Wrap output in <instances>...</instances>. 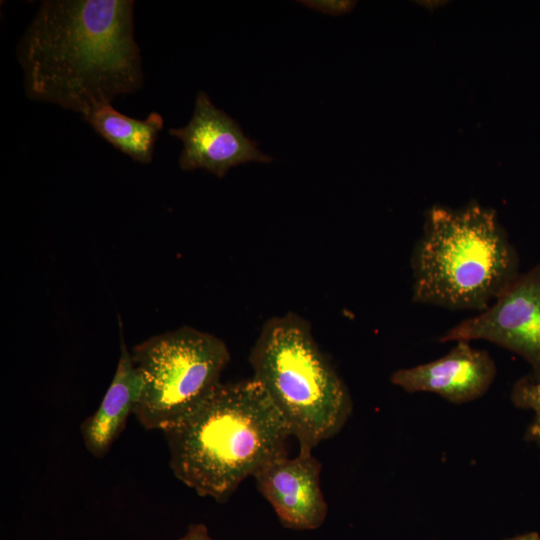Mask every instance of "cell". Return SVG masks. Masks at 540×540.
<instances>
[{"instance_id":"9","label":"cell","mask_w":540,"mask_h":540,"mask_svg":"<svg viewBox=\"0 0 540 540\" xmlns=\"http://www.w3.org/2000/svg\"><path fill=\"white\" fill-rule=\"evenodd\" d=\"M496 377V365L485 350L468 341H457L444 356L424 364L401 368L392 373L393 385L406 392H429L463 404L482 397Z\"/></svg>"},{"instance_id":"12","label":"cell","mask_w":540,"mask_h":540,"mask_svg":"<svg viewBox=\"0 0 540 540\" xmlns=\"http://www.w3.org/2000/svg\"><path fill=\"white\" fill-rule=\"evenodd\" d=\"M511 400L516 407L533 412L528 435L540 444V377L531 375L519 379L512 388Z\"/></svg>"},{"instance_id":"8","label":"cell","mask_w":540,"mask_h":540,"mask_svg":"<svg viewBox=\"0 0 540 540\" xmlns=\"http://www.w3.org/2000/svg\"><path fill=\"white\" fill-rule=\"evenodd\" d=\"M321 462L312 453L281 455L263 466L254 479L280 523L293 530H315L325 522L328 505L321 488Z\"/></svg>"},{"instance_id":"11","label":"cell","mask_w":540,"mask_h":540,"mask_svg":"<svg viewBox=\"0 0 540 540\" xmlns=\"http://www.w3.org/2000/svg\"><path fill=\"white\" fill-rule=\"evenodd\" d=\"M83 119L104 140L143 164L152 161L154 146L164 124L157 112L139 120L120 113L111 104L94 109Z\"/></svg>"},{"instance_id":"1","label":"cell","mask_w":540,"mask_h":540,"mask_svg":"<svg viewBox=\"0 0 540 540\" xmlns=\"http://www.w3.org/2000/svg\"><path fill=\"white\" fill-rule=\"evenodd\" d=\"M132 0H45L17 47L32 100L87 116L143 86Z\"/></svg>"},{"instance_id":"3","label":"cell","mask_w":540,"mask_h":540,"mask_svg":"<svg viewBox=\"0 0 540 540\" xmlns=\"http://www.w3.org/2000/svg\"><path fill=\"white\" fill-rule=\"evenodd\" d=\"M412 299L452 310H485L520 274L496 213L478 204L433 207L411 258Z\"/></svg>"},{"instance_id":"2","label":"cell","mask_w":540,"mask_h":540,"mask_svg":"<svg viewBox=\"0 0 540 540\" xmlns=\"http://www.w3.org/2000/svg\"><path fill=\"white\" fill-rule=\"evenodd\" d=\"M162 432L174 476L218 503L228 501L267 463L287 454L291 436L253 378L221 383L196 410Z\"/></svg>"},{"instance_id":"15","label":"cell","mask_w":540,"mask_h":540,"mask_svg":"<svg viewBox=\"0 0 540 540\" xmlns=\"http://www.w3.org/2000/svg\"><path fill=\"white\" fill-rule=\"evenodd\" d=\"M506 540H540V535L536 531H531V532H526L520 535H516Z\"/></svg>"},{"instance_id":"4","label":"cell","mask_w":540,"mask_h":540,"mask_svg":"<svg viewBox=\"0 0 540 540\" xmlns=\"http://www.w3.org/2000/svg\"><path fill=\"white\" fill-rule=\"evenodd\" d=\"M255 379L285 421L299 452L337 435L353 404L345 382L317 345L311 325L288 312L268 319L251 349Z\"/></svg>"},{"instance_id":"14","label":"cell","mask_w":540,"mask_h":540,"mask_svg":"<svg viewBox=\"0 0 540 540\" xmlns=\"http://www.w3.org/2000/svg\"><path fill=\"white\" fill-rule=\"evenodd\" d=\"M177 540H213V538L205 524L193 523L188 526L186 533Z\"/></svg>"},{"instance_id":"5","label":"cell","mask_w":540,"mask_h":540,"mask_svg":"<svg viewBox=\"0 0 540 540\" xmlns=\"http://www.w3.org/2000/svg\"><path fill=\"white\" fill-rule=\"evenodd\" d=\"M131 355L143 381L134 416L145 429L160 431L196 410L222 383L230 361L223 340L189 326L152 336Z\"/></svg>"},{"instance_id":"10","label":"cell","mask_w":540,"mask_h":540,"mask_svg":"<svg viewBox=\"0 0 540 540\" xmlns=\"http://www.w3.org/2000/svg\"><path fill=\"white\" fill-rule=\"evenodd\" d=\"M143 389L131 352L121 331L120 356L114 376L98 408L80 425L86 450L95 458H104L119 437L135 408Z\"/></svg>"},{"instance_id":"6","label":"cell","mask_w":540,"mask_h":540,"mask_svg":"<svg viewBox=\"0 0 540 540\" xmlns=\"http://www.w3.org/2000/svg\"><path fill=\"white\" fill-rule=\"evenodd\" d=\"M475 339L519 354L540 377V265L519 274L485 310L449 329L440 341Z\"/></svg>"},{"instance_id":"7","label":"cell","mask_w":540,"mask_h":540,"mask_svg":"<svg viewBox=\"0 0 540 540\" xmlns=\"http://www.w3.org/2000/svg\"><path fill=\"white\" fill-rule=\"evenodd\" d=\"M169 134L183 143L179 157L182 170L204 169L219 178L238 165L249 162L270 163L255 141L248 138L240 125L217 108L209 96L199 91L193 115L182 128L169 129Z\"/></svg>"},{"instance_id":"13","label":"cell","mask_w":540,"mask_h":540,"mask_svg":"<svg viewBox=\"0 0 540 540\" xmlns=\"http://www.w3.org/2000/svg\"><path fill=\"white\" fill-rule=\"evenodd\" d=\"M301 3L311 9L330 15L346 13L353 5L352 2L348 1H301Z\"/></svg>"}]
</instances>
